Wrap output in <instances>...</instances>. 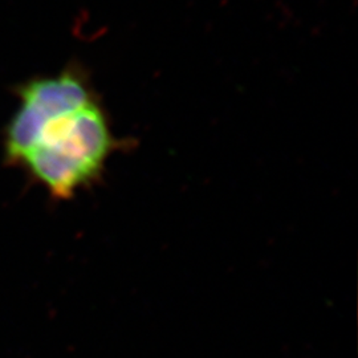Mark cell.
I'll use <instances>...</instances> for the list:
<instances>
[{"label": "cell", "instance_id": "1", "mask_svg": "<svg viewBox=\"0 0 358 358\" xmlns=\"http://www.w3.org/2000/svg\"><path fill=\"white\" fill-rule=\"evenodd\" d=\"M112 150L113 137L103 109L90 101L48 122L17 166L51 195L65 199L103 173Z\"/></svg>", "mask_w": 358, "mask_h": 358}, {"label": "cell", "instance_id": "2", "mask_svg": "<svg viewBox=\"0 0 358 358\" xmlns=\"http://www.w3.org/2000/svg\"><path fill=\"white\" fill-rule=\"evenodd\" d=\"M19 108L4 131L6 161L17 165L38 140L44 127L60 115L93 101L90 85L76 69L57 76L36 77L16 90Z\"/></svg>", "mask_w": 358, "mask_h": 358}]
</instances>
